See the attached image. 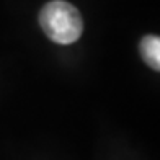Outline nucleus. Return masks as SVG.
Segmentation results:
<instances>
[{
  "instance_id": "f257e3e1",
  "label": "nucleus",
  "mask_w": 160,
  "mask_h": 160,
  "mask_svg": "<svg viewBox=\"0 0 160 160\" xmlns=\"http://www.w3.org/2000/svg\"><path fill=\"white\" fill-rule=\"evenodd\" d=\"M39 25L44 34L57 44H72L83 31V20L74 5L64 0H54L42 7Z\"/></svg>"
},
{
  "instance_id": "f03ea898",
  "label": "nucleus",
  "mask_w": 160,
  "mask_h": 160,
  "mask_svg": "<svg viewBox=\"0 0 160 160\" xmlns=\"http://www.w3.org/2000/svg\"><path fill=\"white\" fill-rule=\"evenodd\" d=\"M142 59L149 67L158 70L160 69V39L158 36H145L139 44Z\"/></svg>"
}]
</instances>
